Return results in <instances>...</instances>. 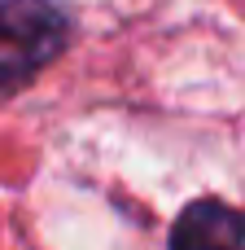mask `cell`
<instances>
[{"mask_svg": "<svg viewBox=\"0 0 245 250\" xmlns=\"http://www.w3.org/2000/svg\"><path fill=\"white\" fill-rule=\"evenodd\" d=\"M70 44V18L57 0H0V97L31 83Z\"/></svg>", "mask_w": 245, "mask_h": 250, "instance_id": "obj_1", "label": "cell"}, {"mask_svg": "<svg viewBox=\"0 0 245 250\" xmlns=\"http://www.w3.org/2000/svg\"><path fill=\"white\" fill-rule=\"evenodd\" d=\"M171 250H245V215L219 198H197L180 211Z\"/></svg>", "mask_w": 245, "mask_h": 250, "instance_id": "obj_2", "label": "cell"}]
</instances>
